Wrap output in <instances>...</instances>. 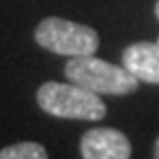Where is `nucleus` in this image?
Segmentation results:
<instances>
[{
	"mask_svg": "<svg viewBox=\"0 0 159 159\" xmlns=\"http://www.w3.org/2000/svg\"><path fill=\"white\" fill-rule=\"evenodd\" d=\"M38 106L47 115L62 119H86L95 122L106 115V104L97 93L75 82H44L38 89Z\"/></svg>",
	"mask_w": 159,
	"mask_h": 159,
	"instance_id": "nucleus-1",
	"label": "nucleus"
},
{
	"mask_svg": "<svg viewBox=\"0 0 159 159\" xmlns=\"http://www.w3.org/2000/svg\"><path fill=\"white\" fill-rule=\"evenodd\" d=\"M64 75L71 82L84 86L97 95H128L137 91L139 80L122 64H113L106 60H99L93 55H77L71 57Z\"/></svg>",
	"mask_w": 159,
	"mask_h": 159,
	"instance_id": "nucleus-2",
	"label": "nucleus"
},
{
	"mask_svg": "<svg viewBox=\"0 0 159 159\" xmlns=\"http://www.w3.org/2000/svg\"><path fill=\"white\" fill-rule=\"evenodd\" d=\"M33 38L42 49L66 57L93 55L99 47V35L95 29L64 18H44L35 27Z\"/></svg>",
	"mask_w": 159,
	"mask_h": 159,
	"instance_id": "nucleus-3",
	"label": "nucleus"
},
{
	"mask_svg": "<svg viewBox=\"0 0 159 159\" xmlns=\"http://www.w3.org/2000/svg\"><path fill=\"white\" fill-rule=\"evenodd\" d=\"M80 152L84 159H128L133 148L128 137L115 128H91L82 135Z\"/></svg>",
	"mask_w": 159,
	"mask_h": 159,
	"instance_id": "nucleus-4",
	"label": "nucleus"
},
{
	"mask_svg": "<svg viewBox=\"0 0 159 159\" xmlns=\"http://www.w3.org/2000/svg\"><path fill=\"white\" fill-rule=\"evenodd\" d=\"M122 64L146 84H159V42H135L122 51Z\"/></svg>",
	"mask_w": 159,
	"mask_h": 159,
	"instance_id": "nucleus-5",
	"label": "nucleus"
},
{
	"mask_svg": "<svg viewBox=\"0 0 159 159\" xmlns=\"http://www.w3.org/2000/svg\"><path fill=\"white\" fill-rule=\"evenodd\" d=\"M0 159H47V148L38 142H18L0 150Z\"/></svg>",
	"mask_w": 159,
	"mask_h": 159,
	"instance_id": "nucleus-6",
	"label": "nucleus"
},
{
	"mask_svg": "<svg viewBox=\"0 0 159 159\" xmlns=\"http://www.w3.org/2000/svg\"><path fill=\"white\" fill-rule=\"evenodd\" d=\"M152 155L159 159V137H157V142H155V150H152Z\"/></svg>",
	"mask_w": 159,
	"mask_h": 159,
	"instance_id": "nucleus-7",
	"label": "nucleus"
},
{
	"mask_svg": "<svg viewBox=\"0 0 159 159\" xmlns=\"http://www.w3.org/2000/svg\"><path fill=\"white\" fill-rule=\"evenodd\" d=\"M155 16H157V20H159V0L155 2Z\"/></svg>",
	"mask_w": 159,
	"mask_h": 159,
	"instance_id": "nucleus-8",
	"label": "nucleus"
},
{
	"mask_svg": "<svg viewBox=\"0 0 159 159\" xmlns=\"http://www.w3.org/2000/svg\"><path fill=\"white\" fill-rule=\"evenodd\" d=\"M157 42H159V38H157Z\"/></svg>",
	"mask_w": 159,
	"mask_h": 159,
	"instance_id": "nucleus-9",
	"label": "nucleus"
}]
</instances>
